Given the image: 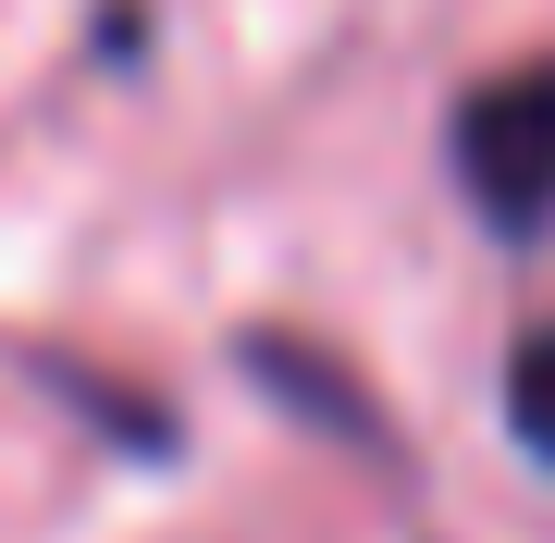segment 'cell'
Here are the masks:
<instances>
[{"mask_svg":"<svg viewBox=\"0 0 555 543\" xmlns=\"http://www.w3.org/2000/svg\"><path fill=\"white\" fill-rule=\"evenodd\" d=\"M456 185L494 235H543L555 222V50L506 62L456 100Z\"/></svg>","mask_w":555,"mask_h":543,"instance_id":"6da1fadb","label":"cell"},{"mask_svg":"<svg viewBox=\"0 0 555 543\" xmlns=\"http://www.w3.org/2000/svg\"><path fill=\"white\" fill-rule=\"evenodd\" d=\"M506 432L555 469V322H531V334L506 346Z\"/></svg>","mask_w":555,"mask_h":543,"instance_id":"7a4b0ae2","label":"cell"}]
</instances>
